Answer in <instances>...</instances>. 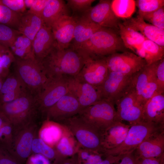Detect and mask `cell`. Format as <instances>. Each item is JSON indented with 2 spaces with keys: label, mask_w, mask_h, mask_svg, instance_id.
I'll return each mask as SVG.
<instances>
[{
  "label": "cell",
  "mask_w": 164,
  "mask_h": 164,
  "mask_svg": "<svg viewBox=\"0 0 164 164\" xmlns=\"http://www.w3.org/2000/svg\"><path fill=\"white\" fill-rule=\"evenodd\" d=\"M85 59L73 48L59 47L57 44L39 65L47 78L61 76L75 77L83 66Z\"/></svg>",
  "instance_id": "cell-1"
},
{
  "label": "cell",
  "mask_w": 164,
  "mask_h": 164,
  "mask_svg": "<svg viewBox=\"0 0 164 164\" xmlns=\"http://www.w3.org/2000/svg\"><path fill=\"white\" fill-rule=\"evenodd\" d=\"M127 49L118 31L102 27L76 50L85 60H94L104 58L119 51H126Z\"/></svg>",
  "instance_id": "cell-2"
},
{
  "label": "cell",
  "mask_w": 164,
  "mask_h": 164,
  "mask_svg": "<svg viewBox=\"0 0 164 164\" xmlns=\"http://www.w3.org/2000/svg\"><path fill=\"white\" fill-rule=\"evenodd\" d=\"M0 111L15 130L36 123L39 112L37 97L29 91L16 100L0 105Z\"/></svg>",
  "instance_id": "cell-3"
},
{
  "label": "cell",
  "mask_w": 164,
  "mask_h": 164,
  "mask_svg": "<svg viewBox=\"0 0 164 164\" xmlns=\"http://www.w3.org/2000/svg\"><path fill=\"white\" fill-rule=\"evenodd\" d=\"M58 123L76 138L80 147L94 153L103 155L104 133L85 121L77 114Z\"/></svg>",
  "instance_id": "cell-4"
},
{
  "label": "cell",
  "mask_w": 164,
  "mask_h": 164,
  "mask_svg": "<svg viewBox=\"0 0 164 164\" xmlns=\"http://www.w3.org/2000/svg\"><path fill=\"white\" fill-rule=\"evenodd\" d=\"M129 125L128 132L123 142L116 148L105 150L103 155L116 156L132 152L147 137L164 127V125L143 121Z\"/></svg>",
  "instance_id": "cell-5"
},
{
  "label": "cell",
  "mask_w": 164,
  "mask_h": 164,
  "mask_svg": "<svg viewBox=\"0 0 164 164\" xmlns=\"http://www.w3.org/2000/svg\"><path fill=\"white\" fill-rule=\"evenodd\" d=\"M12 64L13 72L27 90L37 98L47 80L39 64L34 58L15 59Z\"/></svg>",
  "instance_id": "cell-6"
},
{
  "label": "cell",
  "mask_w": 164,
  "mask_h": 164,
  "mask_svg": "<svg viewBox=\"0 0 164 164\" xmlns=\"http://www.w3.org/2000/svg\"><path fill=\"white\" fill-rule=\"evenodd\" d=\"M113 102L101 100L81 110L77 114L104 133L116 122V111Z\"/></svg>",
  "instance_id": "cell-7"
},
{
  "label": "cell",
  "mask_w": 164,
  "mask_h": 164,
  "mask_svg": "<svg viewBox=\"0 0 164 164\" xmlns=\"http://www.w3.org/2000/svg\"><path fill=\"white\" fill-rule=\"evenodd\" d=\"M135 74L128 76L118 72L108 71L102 83L95 87L101 100L111 102L115 104L116 101L132 87Z\"/></svg>",
  "instance_id": "cell-8"
},
{
  "label": "cell",
  "mask_w": 164,
  "mask_h": 164,
  "mask_svg": "<svg viewBox=\"0 0 164 164\" xmlns=\"http://www.w3.org/2000/svg\"><path fill=\"white\" fill-rule=\"evenodd\" d=\"M67 76L47 78L37 98L39 112L42 114L45 115L49 108L69 92Z\"/></svg>",
  "instance_id": "cell-9"
},
{
  "label": "cell",
  "mask_w": 164,
  "mask_h": 164,
  "mask_svg": "<svg viewBox=\"0 0 164 164\" xmlns=\"http://www.w3.org/2000/svg\"><path fill=\"white\" fill-rule=\"evenodd\" d=\"M37 129V125L34 123L13 130L12 142L8 150L21 164L24 163L32 153V142Z\"/></svg>",
  "instance_id": "cell-10"
},
{
  "label": "cell",
  "mask_w": 164,
  "mask_h": 164,
  "mask_svg": "<svg viewBox=\"0 0 164 164\" xmlns=\"http://www.w3.org/2000/svg\"><path fill=\"white\" fill-rule=\"evenodd\" d=\"M104 59L109 71L132 76L147 65L145 60L133 53L127 51L116 53Z\"/></svg>",
  "instance_id": "cell-11"
},
{
  "label": "cell",
  "mask_w": 164,
  "mask_h": 164,
  "mask_svg": "<svg viewBox=\"0 0 164 164\" xmlns=\"http://www.w3.org/2000/svg\"><path fill=\"white\" fill-rule=\"evenodd\" d=\"M115 104L119 121H125L131 125L142 121L144 105L139 101L133 85L116 101Z\"/></svg>",
  "instance_id": "cell-12"
},
{
  "label": "cell",
  "mask_w": 164,
  "mask_h": 164,
  "mask_svg": "<svg viewBox=\"0 0 164 164\" xmlns=\"http://www.w3.org/2000/svg\"><path fill=\"white\" fill-rule=\"evenodd\" d=\"M111 0H100L96 5L79 16L103 27L112 29L118 31L119 19L115 15L111 8Z\"/></svg>",
  "instance_id": "cell-13"
},
{
  "label": "cell",
  "mask_w": 164,
  "mask_h": 164,
  "mask_svg": "<svg viewBox=\"0 0 164 164\" xmlns=\"http://www.w3.org/2000/svg\"><path fill=\"white\" fill-rule=\"evenodd\" d=\"M82 109L76 98L69 91L49 108L44 115L46 119L59 123L77 114Z\"/></svg>",
  "instance_id": "cell-14"
},
{
  "label": "cell",
  "mask_w": 164,
  "mask_h": 164,
  "mask_svg": "<svg viewBox=\"0 0 164 164\" xmlns=\"http://www.w3.org/2000/svg\"><path fill=\"white\" fill-rule=\"evenodd\" d=\"M108 72L104 58L85 60L84 64L75 77L95 87L101 85L106 78Z\"/></svg>",
  "instance_id": "cell-15"
},
{
  "label": "cell",
  "mask_w": 164,
  "mask_h": 164,
  "mask_svg": "<svg viewBox=\"0 0 164 164\" xmlns=\"http://www.w3.org/2000/svg\"><path fill=\"white\" fill-rule=\"evenodd\" d=\"M67 80L69 91L76 98L82 109L101 100L99 92L92 85L75 77L67 76Z\"/></svg>",
  "instance_id": "cell-16"
},
{
  "label": "cell",
  "mask_w": 164,
  "mask_h": 164,
  "mask_svg": "<svg viewBox=\"0 0 164 164\" xmlns=\"http://www.w3.org/2000/svg\"><path fill=\"white\" fill-rule=\"evenodd\" d=\"M164 128L151 134L134 151L137 159L159 157L164 155Z\"/></svg>",
  "instance_id": "cell-17"
},
{
  "label": "cell",
  "mask_w": 164,
  "mask_h": 164,
  "mask_svg": "<svg viewBox=\"0 0 164 164\" xmlns=\"http://www.w3.org/2000/svg\"><path fill=\"white\" fill-rule=\"evenodd\" d=\"M75 25V18L70 15L62 16L53 23L51 28L59 47L64 49L70 46Z\"/></svg>",
  "instance_id": "cell-18"
},
{
  "label": "cell",
  "mask_w": 164,
  "mask_h": 164,
  "mask_svg": "<svg viewBox=\"0 0 164 164\" xmlns=\"http://www.w3.org/2000/svg\"><path fill=\"white\" fill-rule=\"evenodd\" d=\"M57 45L51 28L43 24L32 42L34 58L39 64Z\"/></svg>",
  "instance_id": "cell-19"
},
{
  "label": "cell",
  "mask_w": 164,
  "mask_h": 164,
  "mask_svg": "<svg viewBox=\"0 0 164 164\" xmlns=\"http://www.w3.org/2000/svg\"><path fill=\"white\" fill-rule=\"evenodd\" d=\"M123 22L140 32L146 39L164 47V30L146 22L139 15L124 20Z\"/></svg>",
  "instance_id": "cell-20"
},
{
  "label": "cell",
  "mask_w": 164,
  "mask_h": 164,
  "mask_svg": "<svg viewBox=\"0 0 164 164\" xmlns=\"http://www.w3.org/2000/svg\"><path fill=\"white\" fill-rule=\"evenodd\" d=\"M142 121L164 125V94L156 92L145 104Z\"/></svg>",
  "instance_id": "cell-21"
},
{
  "label": "cell",
  "mask_w": 164,
  "mask_h": 164,
  "mask_svg": "<svg viewBox=\"0 0 164 164\" xmlns=\"http://www.w3.org/2000/svg\"><path fill=\"white\" fill-rule=\"evenodd\" d=\"M73 16L76 19V25L73 38L70 46L76 50L84 43L96 31L102 27L82 17Z\"/></svg>",
  "instance_id": "cell-22"
},
{
  "label": "cell",
  "mask_w": 164,
  "mask_h": 164,
  "mask_svg": "<svg viewBox=\"0 0 164 164\" xmlns=\"http://www.w3.org/2000/svg\"><path fill=\"white\" fill-rule=\"evenodd\" d=\"M130 127V125L118 121L106 131L103 135L102 143L104 151L120 145L125 140Z\"/></svg>",
  "instance_id": "cell-23"
},
{
  "label": "cell",
  "mask_w": 164,
  "mask_h": 164,
  "mask_svg": "<svg viewBox=\"0 0 164 164\" xmlns=\"http://www.w3.org/2000/svg\"><path fill=\"white\" fill-rule=\"evenodd\" d=\"M118 32L126 48L137 55L146 38L140 32L123 22H120L119 24Z\"/></svg>",
  "instance_id": "cell-24"
},
{
  "label": "cell",
  "mask_w": 164,
  "mask_h": 164,
  "mask_svg": "<svg viewBox=\"0 0 164 164\" xmlns=\"http://www.w3.org/2000/svg\"><path fill=\"white\" fill-rule=\"evenodd\" d=\"M69 9L64 0H50L40 17L44 24L51 28L53 23L62 16L69 15Z\"/></svg>",
  "instance_id": "cell-25"
},
{
  "label": "cell",
  "mask_w": 164,
  "mask_h": 164,
  "mask_svg": "<svg viewBox=\"0 0 164 164\" xmlns=\"http://www.w3.org/2000/svg\"><path fill=\"white\" fill-rule=\"evenodd\" d=\"M43 24L40 16L27 11L22 14L17 30L32 42Z\"/></svg>",
  "instance_id": "cell-26"
},
{
  "label": "cell",
  "mask_w": 164,
  "mask_h": 164,
  "mask_svg": "<svg viewBox=\"0 0 164 164\" xmlns=\"http://www.w3.org/2000/svg\"><path fill=\"white\" fill-rule=\"evenodd\" d=\"M66 131L60 124L46 119L39 132V138L52 147H54Z\"/></svg>",
  "instance_id": "cell-27"
},
{
  "label": "cell",
  "mask_w": 164,
  "mask_h": 164,
  "mask_svg": "<svg viewBox=\"0 0 164 164\" xmlns=\"http://www.w3.org/2000/svg\"><path fill=\"white\" fill-rule=\"evenodd\" d=\"M164 47L146 39L137 55L144 59L147 65L158 61L164 58Z\"/></svg>",
  "instance_id": "cell-28"
},
{
  "label": "cell",
  "mask_w": 164,
  "mask_h": 164,
  "mask_svg": "<svg viewBox=\"0 0 164 164\" xmlns=\"http://www.w3.org/2000/svg\"><path fill=\"white\" fill-rule=\"evenodd\" d=\"M9 48L15 59L34 58L32 42L21 34L17 36Z\"/></svg>",
  "instance_id": "cell-29"
},
{
  "label": "cell",
  "mask_w": 164,
  "mask_h": 164,
  "mask_svg": "<svg viewBox=\"0 0 164 164\" xmlns=\"http://www.w3.org/2000/svg\"><path fill=\"white\" fill-rule=\"evenodd\" d=\"M158 61L150 65H147L134 76L133 87L139 101L145 88L151 76L156 71Z\"/></svg>",
  "instance_id": "cell-30"
},
{
  "label": "cell",
  "mask_w": 164,
  "mask_h": 164,
  "mask_svg": "<svg viewBox=\"0 0 164 164\" xmlns=\"http://www.w3.org/2000/svg\"><path fill=\"white\" fill-rule=\"evenodd\" d=\"M70 135L66 130L62 137L54 146V149L57 154V159L73 156L77 153L80 146H75L74 141L71 137Z\"/></svg>",
  "instance_id": "cell-31"
},
{
  "label": "cell",
  "mask_w": 164,
  "mask_h": 164,
  "mask_svg": "<svg viewBox=\"0 0 164 164\" xmlns=\"http://www.w3.org/2000/svg\"><path fill=\"white\" fill-rule=\"evenodd\" d=\"M111 8L115 15L124 20L131 17L135 11L136 3L133 0H113Z\"/></svg>",
  "instance_id": "cell-32"
},
{
  "label": "cell",
  "mask_w": 164,
  "mask_h": 164,
  "mask_svg": "<svg viewBox=\"0 0 164 164\" xmlns=\"http://www.w3.org/2000/svg\"><path fill=\"white\" fill-rule=\"evenodd\" d=\"M23 14L17 12L6 6L0 4V23L18 30Z\"/></svg>",
  "instance_id": "cell-33"
},
{
  "label": "cell",
  "mask_w": 164,
  "mask_h": 164,
  "mask_svg": "<svg viewBox=\"0 0 164 164\" xmlns=\"http://www.w3.org/2000/svg\"><path fill=\"white\" fill-rule=\"evenodd\" d=\"M15 58L9 48L0 46V77L5 79L9 73V68Z\"/></svg>",
  "instance_id": "cell-34"
},
{
  "label": "cell",
  "mask_w": 164,
  "mask_h": 164,
  "mask_svg": "<svg viewBox=\"0 0 164 164\" xmlns=\"http://www.w3.org/2000/svg\"><path fill=\"white\" fill-rule=\"evenodd\" d=\"M32 152L34 153L41 154L49 159H57V154L54 149L39 137H35L33 139L32 145Z\"/></svg>",
  "instance_id": "cell-35"
},
{
  "label": "cell",
  "mask_w": 164,
  "mask_h": 164,
  "mask_svg": "<svg viewBox=\"0 0 164 164\" xmlns=\"http://www.w3.org/2000/svg\"><path fill=\"white\" fill-rule=\"evenodd\" d=\"M26 87L19 77L14 72L9 73L4 80L0 95Z\"/></svg>",
  "instance_id": "cell-36"
},
{
  "label": "cell",
  "mask_w": 164,
  "mask_h": 164,
  "mask_svg": "<svg viewBox=\"0 0 164 164\" xmlns=\"http://www.w3.org/2000/svg\"><path fill=\"white\" fill-rule=\"evenodd\" d=\"M20 34L18 30L0 23V44L9 48Z\"/></svg>",
  "instance_id": "cell-37"
},
{
  "label": "cell",
  "mask_w": 164,
  "mask_h": 164,
  "mask_svg": "<svg viewBox=\"0 0 164 164\" xmlns=\"http://www.w3.org/2000/svg\"><path fill=\"white\" fill-rule=\"evenodd\" d=\"M136 5L138 8V15L155 11L164 6V0H137Z\"/></svg>",
  "instance_id": "cell-38"
},
{
  "label": "cell",
  "mask_w": 164,
  "mask_h": 164,
  "mask_svg": "<svg viewBox=\"0 0 164 164\" xmlns=\"http://www.w3.org/2000/svg\"><path fill=\"white\" fill-rule=\"evenodd\" d=\"M157 28L164 30V6L153 12L138 15Z\"/></svg>",
  "instance_id": "cell-39"
},
{
  "label": "cell",
  "mask_w": 164,
  "mask_h": 164,
  "mask_svg": "<svg viewBox=\"0 0 164 164\" xmlns=\"http://www.w3.org/2000/svg\"><path fill=\"white\" fill-rule=\"evenodd\" d=\"M66 3L73 12V16L79 15L90 9L94 0H67Z\"/></svg>",
  "instance_id": "cell-40"
},
{
  "label": "cell",
  "mask_w": 164,
  "mask_h": 164,
  "mask_svg": "<svg viewBox=\"0 0 164 164\" xmlns=\"http://www.w3.org/2000/svg\"><path fill=\"white\" fill-rule=\"evenodd\" d=\"M156 72V70L151 76L140 97V101L143 105L157 92L158 86Z\"/></svg>",
  "instance_id": "cell-41"
},
{
  "label": "cell",
  "mask_w": 164,
  "mask_h": 164,
  "mask_svg": "<svg viewBox=\"0 0 164 164\" xmlns=\"http://www.w3.org/2000/svg\"><path fill=\"white\" fill-rule=\"evenodd\" d=\"M13 128L10 123L7 124L0 128V143L9 149L12 143Z\"/></svg>",
  "instance_id": "cell-42"
},
{
  "label": "cell",
  "mask_w": 164,
  "mask_h": 164,
  "mask_svg": "<svg viewBox=\"0 0 164 164\" xmlns=\"http://www.w3.org/2000/svg\"><path fill=\"white\" fill-rule=\"evenodd\" d=\"M0 4L6 6L13 11L21 14L27 11L24 0H0Z\"/></svg>",
  "instance_id": "cell-43"
},
{
  "label": "cell",
  "mask_w": 164,
  "mask_h": 164,
  "mask_svg": "<svg viewBox=\"0 0 164 164\" xmlns=\"http://www.w3.org/2000/svg\"><path fill=\"white\" fill-rule=\"evenodd\" d=\"M156 77L158 89L157 92L164 94V58L158 63L156 69Z\"/></svg>",
  "instance_id": "cell-44"
},
{
  "label": "cell",
  "mask_w": 164,
  "mask_h": 164,
  "mask_svg": "<svg viewBox=\"0 0 164 164\" xmlns=\"http://www.w3.org/2000/svg\"><path fill=\"white\" fill-rule=\"evenodd\" d=\"M0 164H21L9 150L0 143Z\"/></svg>",
  "instance_id": "cell-45"
},
{
  "label": "cell",
  "mask_w": 164,
  "mask_h": 164,
  "mask_svg": "<svg viewBox=\"0 0 164 164\" xmlns=\"http://www.w3.org/2000/svg\"><path fill=\"white\" fill-rule=\"evenodd\" d=\"M27 91L26 88H22L0 95V105L16 100Z\"/></svg>",
  "instance_id": "cell-46"
},
{
  "label": "cell",
  "mask_w": 164,
  "mask_h": 164,
  "mask_svg": "<svg viewBox=\"0 0 164 164\" xmlns=\"http://www.w3.org/2000/svg\"><path fill=\"white\" fill-rule=\"evenodd\" d=\"M50 0H34L32 6L28 11L41 16L44 9Z\"/></svg>",
  "instance_id": "cell-47"
},
{
  "label": "cell",
  "mask_w": 164,
  "mask_h": 164,
  "mask_svg": "<svg viewBox=\"0 0 164 164\" xmlns=\"http://www.w3.org/2000/svg\"><path fill=\"white\" fill-rule=\"evenodd\" d=\"M26 164H50L49 159L40 154L34 153L28 158Z\"/></svg>",
  "instance_id": "cell-48"
},
{
  "label": "cell",
  "mask_w": 164,
  "mask_h": 164,
  "mask_svg": "<svg viewBox=\"0 0 164 164\" xmlns=\"http://www.w3.org/2000/svg\"><path fill=\"white\" fill-rule=\"evenodd\" d=\"M164 155L156 158L138 159V164H164Z\"/></svg>",
  "instance_id": "cell-49"
},
{
  "label": "cell",
  "mask_w": 164,
  "mask_h": 164,
  "mask_svg": "<svg viewBox=\"0 0 164 164\" xmlns=\"http://www.w3.org/2000/svg\"><path fill=\"white\" fill-rule=\"evenodd\" d=\"M119 164H138V159L132 152L121 155Z\"/></svg>",
  "instance_id": "cell-50"
},
{
  "label": "cell",
  "mask_w": 164,
  "mask_h": 164,
  "mask_svg": "<svg viewBox=\"0 0 164 164\" xmlns=\"http://www.w3.org/2000/svg\"><path fill=\"white\" fill-rule=\"evenodd\" d=\"M106 159L102 160L100 164H112L113 163L117 162L120 160V156H113L108 155L106 156Z\"/></svg>",
  "instance_id": "cell-51"
},
{
  "label": "cell",
  "mask_w": 164,
  "mask_h": 164,
  "mask_svg": "<svg viewBox=\"0 0 164 164\" xmlns=\"http://www.w3.org/2000/svg\"><path fill=\"white\" fill-rule=\"evenodd\" d=\"M61 164H80L77 153L73 156V158L63 161Z\"/></svg>",
  "instance_id": "cell-52"
},
{
  "label": "cell",
  "mask_w": 164,
  "mask_h": 164,
  "mask_svg": "<svg viewBox=\"0 0 164 164\" xmlns=\"http://www.w3.org/2000/svg\"><path fill=\"white\" fill-rule=\"evenodd\" d=\"M10 123L4 114L0 111V128L4 125Z\"/></svg>",
  "instance_id": "cell-53"
},
{
  "label": "cell",
  "mask_w": 164,
  "mask_h": 164,
  "mask_svg": "<svg viewBox=\"0 0 164 164\" xmlns=\"http://www.w3.org/2000/svg\"><path fill=\"white\" fill-rule=\"evenodd\" d=\"M34 1V0H24L25 5L26 9L28 8L29 9Z\"/></svg>",
  "instance_id": "cell-54"
},
{
  "label": "cell",
  "mask_w": 164,
  "mask_h": 164,
  "mask_svg": "<svg viewBox=\"0 0 164 164\" xmlns=\"http://www.w3.org/2000/svg\"><path fill=\"white\" fill-rule=\"evenodd\" d=\"M4 79L0 77V92L1 90L3 83Z\"/></svg>",
  "instance_id": "cell-55"
}]
</instances>
